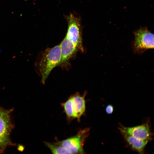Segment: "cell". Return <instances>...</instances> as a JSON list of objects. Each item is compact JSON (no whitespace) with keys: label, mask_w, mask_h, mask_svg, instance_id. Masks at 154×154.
Returning <instances> with one entry per match:
<instances>
[{"label":"cell","mask_w":154,"mask_h":154,"mask_svg":"<svg viewBox=\"0 0 154 154\" xmlns=\"http://www.w3.org/2000/svg\"><path fill=\"white\" fill-rule=\"evenodd\" d=\"M61 59L60 43L43 52L39 63V70L43 84L52 70L60 65Z\"/></svg>","instance_id":"obj_1"},{"label":"cell","mask_w":154,"mask_h":154,"mask_svg":"<svg viewBox=\"0 0 154 154\" xmlns=\"http://www.w3.org/2000/svg\"><path fill=\"white\" fill-rule=\"evenodd\" d=\"M86 94V92H85L81 95L79 92H76L70 96L66 102L61 104L68 121L74 119H76L78 122L80 121L81 117L86 112L85 98Z\"/></svg>","instance_id":"obj_2"},{"label":"cell","mask_w":154,"mask_h":154,"mask_svg":"<svg viewBox=\"0 0 154 154\" xmlns=\"http://www.w3.org/2000/svg\"><path fill=\"white\" fill-rule=\"evenodd\" d=\"M65 18L68 23V29L66 36L78 50L83 52L84 49L82 42L80 18L74 14L70 13L65 16Z\"/></svg>","instance_id":"obj_3"},{"label":"cell","mask_w":154,"mask_h":154,"mask_svg":"<svg viewBox=\"0 0 154 154\" xmlns=\"http://www.w3.org/2000/svg\"><path fill=\"white\" fill-rule=\"evenodd\" d=\"M133 33L132 46L134 53L142 54L146 50L154 48V35L147 27H141Z\"/></svg>","instance_id":"obj_4"},{"label":"cell","mask_w":154,"mask_h":154,"mask_svg":"<svg viewBox=\"0 0 154 154\" xmlns=\"http://www.w3.org/2000/svg\"><path fill=\"white\" fill-rule=\"evenodd\" d=\"M90 131L89 128H84L79 131L73 136L56 142L68 149L72 154H86L83 146L86 139L89 135Z\"/></svg>","instance_id":"obj_5"},{"label":"cell","mask_w":154,"mask_h":154,"mask_svg":"<svg viewBox=\"0 0 154 154\" xmlns=\"http://www.w3.org/2000/svg\"><path fill=\"white\" fill-rule=\"evenodd\" d=\"M9 114L8 111L0 108V153L10 143L11 125Z\"/></svg>","instance_id":"obj_6"},{"label":"cell","mask_w":154,"mask_h":154,"mask_svg":"<svg viewBox=\"0 0 154 154\" xmlns=\"http://www.w3.org/2000/svg\"><path fill=\"white\" fill-rule=\"evenodd\" d=\"M119 128L122 135H129L148 141L151 139L152 134L147 123L130 127L120 125Z\"/></svg>","instance_id":"obj_7"},{"label":"cell","mask_w":154,"mask_h":154,"mask_svg":"<svg viewBox=\"0 0 154 154\" xmlns=\"http://www.w3.org/2000/svg\"><path fill=\"white\" fill-rule=\"evenodd\" d=\"M60 45L61 59L60 65L66 67L69 64L70 58L78 50L66 36L60 43Z\"/></svg>","instance_id":"obj_8"},{"label":"cell","mask_w":154,"mask_h":154,"mask_svg":"<svg viewBox=\"0 0 154 154\" xmlns=\"http://www.w3.org/2000/svg\"><path fill=\"white\" fill-rule=\"evenodd\" d=\"M123 135L127 142L132 148L140 154L142 153L148 141L140 139L129 135Z\"/></svg>","instance_id":"obj_9"},{"label":"cell","mask_w":154,"mask_h":154,"mask_svg":"<svg viewBox=\"0 0 154 154\" xmlns=\"http://www.w3.org/2000/svg\"><path fill=\"white\" fill-rule=\"evenodd\" d=\"M45 144L50 149L52 154H72L68 149L56 142L52 143L45 142Z\"/></svg>","instance_id":"obj_10"},{"label":"cell","mask_w":154,"mask_h":154,"mask_svg":"<svg viewBox=\"0 0 154 154\" xmlns=\"http://www.w3.org/2000/svg\"><path fill=\"white\" fill-rule=\"evenodd\" d=\"M114 108L113 106L111 104L108 105L105 108L106 113L109 114H111L114 111Z\"/></svg>","instance_id":"obj_11"}]
</instances>
